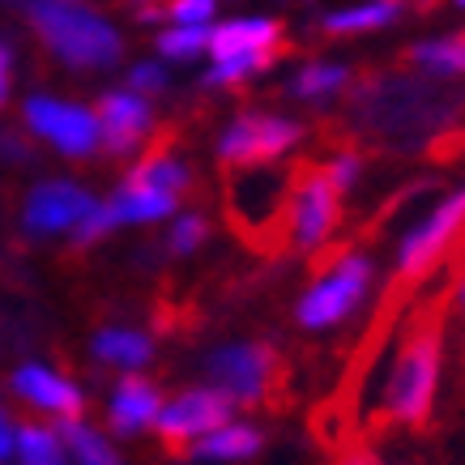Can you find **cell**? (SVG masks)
<instances>
[{
    "mask_svg": "<svg viewBox=\"0 0 465 465\" xmlns=\"http://www.w3.org/2000/svg\"><path fill=\"white\" fill-rule=\"evenodd\" d=\"M303 128L286 115H273V112H243L235 115L226 133L218 137V158L223 167H235V171H248V167H269L278 163L286 150H295Z\"/></svg>",
    "mask_w": 465,
    "mask_h": 465,
    "instance_id": "cell-7",
    "label": "cell"
},
{
    "mask_svg": "<svg viewBox=\"0 0 465 465\" xmlns=\"http://www.w3.org/2000/svg\"><path fill=\"white\" fill-rule=\"evenodd\" d=\"M183 188H188V167L175 154H167V150H154L150 158H142V167L120 183V193L112 201H103V210H107L112 226L158 223V218L175 213Z\"/></svg>",
    "mask_w": 465,
    "mask_h": 465,
    "instance_id": "cell-5",
    "label": "cell"
},
{
    "mask_svg": "<svg viewBox=\"0 0 465 465\" xmlns=\"http://www.w3.org/2000/svg\"><path fill=\"white\" fill-rule=\"evenodd\" d=\"M256 452H261V431L248 423H223L201 440H193V457H201V461H243Z\"/></svg>",
    "mask_w": 465,
    "mask_h": 465,
    "instance_id": "cell-19",
    "label": "cell"
},
{
    "mask_svg": "<svg viewBox=\"0 0 465 465\" xmlns=\"http://www.w3.org/2000/svg\"><path fill=\"white\" fill-rule=\"evenodd\" d=\"M90 210H94V197L85 188H77V183H64V180L39 183L26 201V231H35V235L77 231V223Z\"/></svg>",
    "mask_w": 465,
    "mask_h": 465,
    "instance_id": "cell-14",
    "label": "cell"
},
{
    "mask_svg": "<svg viewBox=\"0 0 465 465\" xmlns=\"http://www.w3.org/2000/svg\"><path fill=\"white\" fill-rule=\"evenodd\" d=\"M406 14V0H363L351 9H333L321 17V30L333 39H351V35H371V30L393 26L397 17Z\"/></svg>",
    "mask_w": 465,
    "mask_h": 465,
    "instance_id": "cell-17",
    "label": "cell"
},
{
    "mask_svg": "<svg viewBox=\"0 0 465 465\" xmlns=\"http://www.w3.org/2000/svg\"><path fill=\"white\" fill-rule=\"evenodd\" d=\"M218 14V0H167V17L180 26H210Z\"/></svg>",
    "mask_w": 465,
    "mask_h": 465,
    "instance_id": "cell-26",
    "label": "cell"
},
{
    "mask_svg": "<svg viewBox=\"0 0 465 465\" xmlns=\"http://www.w3.org/2000/svg\"><path fill=\"white\" fill-rule=\"evenodd\" d=\"M30 26L47 43V52L60 56L69 69H112L124 56V39L112 22L90 14L73 0H30Z\"/></svg>",
    "mask_w": 465,
    "mask_h": 465,
    "instance_id": "cell-2",
    "label": "cell"
},
{
    "mask_svg": "<svg viewBox=\"0 0 465 465\" xmlns=\"http://www.w3.org/2000/svg\"><path fill=\"white\" fill-rule=\"evenodd\" d=\"M461 231H465V188L452 193V197H444L423 223L406 231V240L397 248V273H401V278H423V273H431V269L444 261V252L461 240Z\"/></svg>",
    "mask_w": 465,
    "mask_h": 465,
    "instance_id": "cell-8",
    "label": "cell"
},
{
    "mask_svg": "<svg viewBox=\"0 0 465 465\" xmlns=\"http://www.w3.org/2000/svg\"><path fill=\"white\" fill-rule=\"evenodd\" d=\"M14 389L26 397L30 406L52 410L60 419H77V414H82V393H77L64 376L47 371V367H22L14 376Z\"/></svg>",
    "mask_w": 465,
    "mask_h": 465,
    "instance_id": "cell-16",
    "label": "cell"
},
{
    "mask_svg": "<svg viewBox=\"0 0 465 465\" xmlns=\"http://www.w3.org/2000/svg\"><path fill=\"white\" fill-rule=\"evenodd\" d=\"M94 115H99L103 145H107V154H115V158L133 154V150L145 142L150 124H154L150 103H145V94H137V90H112V94H103Z\"/></svg>",
    "mask_w": 465,
    "mask_h": 465,
    "instance_id": "cell-13",
    "label": "cell"
},
{
    "mask_svg": "<svg viewBox=\"0 0 465 465\" xmlns=\"http://www.w3.org/2000/svg\"><path fill=\"white\" fill-rule=\"evenodd\" d=\"M60 440H64V449L82 465H120L112 444H107L99 431H90L85 423H77V419H64V423H60Z\"/></svg>",
    "mask_w": 465,
    "mask_h": 465,
    "instance_id": "cell-22",
    "label": "cell"
},
{
    "mask_svg": "<svg viewBox=\"0 0 465 465\" xmlns=\"http://www.w3.org/2000/svg\"><path fill=\"white\" fill-rule=\"evenodd\" d=\"M26 124L39 133L43 142H52L60 154L69 158H90L103 145L99 137V115L77 107V103H60L47 94H35L26 103Z\"/></svg>",
    "mask_w": 465,
    "mask_h": 465,
    "instance_id": "cell-11",
    "label": "cell"
},
{
    "mask_svg": "<svg viewBox=\"0 0 465 465\" xmlns=\"http://www.w3.org/2000/svg\"><path fill=\"white\" fill-rule=\"evenodd\" d=\"M452 5H457V9H465V0H452Z\"/></svg>",
    "mask_w": 465,
    "mask_h": 465,
    "instance_id": "cell-33",
    "label": "cell"
},
{
    "mask_svg": "<svg viewBox=\"0 0 465 465\" xmlns=\"http://www.w3.org/2000/svg\"><path fill=\"white\" fill-rule=\"evenodd\" d=\"M94 354H99L103 363L133 371V367L150 363L154 346H150V338H145V333H137V329H103L99 338H94Z\"/></svg>",
    "mask_w": 465,
    "mask_h": 465,
    "instance_id": "cell-21",
    "label": "cell"
},
{
    "mask_svg": "<svg viewBox=\"0 0 465 465\" xmlns=\"http://www.w3.org/2000/svg\"><path fill=\"white\" fill-rule=\"evenodd\" d=\"M210 235V226H205V218L201 213H183V218H175V226H171V252H193V248H201V240Z\"/></svg>",
    "mask_w": 465,
    "mask_h": 465,
    "instance_id": "cell-25",
    "label": "cell"
},
{
    "mask_svg": "<svg viewBox=\"0 0 465 465\" xmlns=\"http://www.w3.org/2000/svg\"><path fill=\"white\" fill-rule=\"evenodd\" d=\"M158 410H163V397H158L154 384L142 381V376H128L112 393V431L115 436H137L145 427H154Z\"/></svg>",
    "mask_w": 465,
    "mask_h": 465,
    "instance_id": "cell-15",
    "label": "cell"
},
{
    "mask_svg": "<svg viewBox=\"0 0 465 465\" xmlns=\"http://www.w3.org/2000/svg\"><path fill=\"white\" fill-rule=\"evenodd\" d=\"M367 291H371V261L363 252H351L333 269H324L321 278L303 291L295 316L303 329H333V324H341L346 316L359 312Z\"/></svg>",
    "mask_w": 465,
    "mask_h": 465,
    "instance_id": "cell-6",
    "label": "cell"
},
{
    "mask_svg": "<svg viewBox=\"0 0 465 465\" xmlns=\"http://www.w3.org/2000/svg\"><path fill=\"white\" fill-rule=\"evenodd\" d=\"M324 171H329V180H333V188H338L341 197L351 193L354 183H359V171H363V158L354 154V150H341V154H333L329 163H324Z\"/></svg>",
    "mask_w": 465,
    "mask_h": 465,
    "instance_id": "cell-27",
    "label": "cell"
},
{
    "mask_svg": "<svg viewBox=\"0 0 465 465\" xmlns=\"http://www.w3.org/2000/svg\"><path fill=\"white\" fill-rule=\"evenodd\" d=\"M341 465H389V461H381V457H371V452H351Z\"/></svg>",
    "mask_w": 465,
    "mask_h": 465,
    "instance_id": "cell-30",
    "label": "cell"
},
{
    "mask_svg": "<svg viewBox=\"0 0 465 465\" xmlns=\"http://www.w3.org/2000/svg\"><path fill=\"white\" fill-rule=\"evenodd\" d=\"M14 449V440H9V427H5V419H0V457Z\"/></svg>",
    "mask_w": 465,
    "mask_h": 465,
    "instance_id": "cell-31",
    "label": "cell"
},
{
    "mask_svg": "<svg viewBox=\"0 0 465 465\" xmlns=\"http://www.w3.org/2000/svg\"><path fill=\"white\" fill-rule=\"evenodd\" d=\"M351 85V69L338 64V60H312L303 69L291 77V94L303 103H321V99H333Z\"/></svg>",
    "mask_w": 465,
    "mask_h": 465,
    "instance_id": "cell-20",
    "label": "cell"
},
{
    "mask_svg": "<svg viewBox=\"0 0 465 465\" xmlns=\"http://www.w3.org/2000/svg\"><path fill=\"white\" fill-rule=\"evenodd\" d=\"M128 90H137V94H163L167 90V73L158 69V64H137V69L128 73Z\"/></svg>",
    "mask_w": 465,
    "mask_h": 465,
    "instance_id": "cell-28",
    "label": "cell"
},
{
    "mask_svg": "<svg viewBox=\"0 0 465 465\" xmlns=\"http://www.w3.org/2000/svg\"><path fill=\"white\" fill-rule=\"evenodd\" d=\"M14 449L22 457V465H60L64 440H60V431H47V427H22Z\"/></svg>",
    "mask_w": 465,
    "mask_h": 465,
    "instance_id": "cell-23",
    "label": "cell"
},
{
    "mask_svg": "<svg viewBox=\"0 0 465 465\" xmlns=\"http://www.w3.org/2000/svg\"><path fill=\"white\" fill-rule=\"evenodd\" d=\"M440 363H444V341L436 324H423L397 351L393 371L384 381V419L397 427H423L436 410L440 393Z\"/></svg>",
    "mask_w": 465,
    "mask_h": 465,
    "instance_id": "cell-3",
    "label": "cell"
},
{
    "mask_svg": "<svg viewBox=\"0 0 465 465\" xmlns=\"http://www.w3.org/2000/svg\"><path fill=\"white\" fill-rule=\"evenodd\" d=\"M351 112L367 137L414 150V145L436 142V133L452 124V115L461 112V99L449 94L440 77H427V73H419V77L376 73V77L354 85Z\"/></svg>",
    "mask_w": 465,
    "mask_h": 465,
    "instance_id": "cell-1",
    "label": "cell"
},
{
    "mask_svg": "<svg viewBox=\"0 0 465 465\" xmlns=\"http://www.w3.org/2000/svg\"><path fill=\"white\" fill-rule=\"evenodd\" d=\"M5 94H9V52L0 47V103H5Z\"/></svg>",
    "mask_w": 465,
    "mask_h": 465,
    "instance_id": "cell-29",
    "label": "cell"
},
{
    "mask_svg": "<svg viewBox=\"0 0 465 465\" xmlns=\"http://www.w3.org/2000/svg\"><path fill=\"white\" fill-rule=\"evenodd\" d=\"M341 218V193L333 188L329 171L312 167L308 175H299L295 197H291V235H295V248L303 252H316L333 240Z\"/></svg>",
    "mask_w": 465,
    "mask_h": 465,
    "instance_id": "cell-10",
    "label": "cell"
},
{
    "mask_svg": "<svg viewBox=\"0 0 465 465\" xmlns=\"http://www.w3.org/2000/svg\"><path fill=\"white\" fill-rule=\"evenodd\" d=\"M457 303H461V312H465V282L457 286Z\"/></svg>",
    "mask_w": 465,
    "mask_h": 465,
    "instance_id": "cell-32",
    "label": "cell"
},
{
    "mask_svg": "<svg viewBox=\"0 0 465 465\" xmlns=\"http://www.w3.org/2000/svg\"><path fill=\"white\" fill-rule=\"evenodd\" d=\"M406 60L427 77H440V82H452V77H465V30H452V35H440V39H423L406 52Z\"/></svg>",
    "mask_w": 465,
    "mask_h": 465,
    "instance_id": "cell-18",
    "label": "cell"
},
{
    "mask_svg": "<svg viewBox=\"0 0 465 465\" xmlns=\"http://www.w3.org/2000/svg\"><path fill=\"white\" fill-rule=\"evenodd\" d=\"M210 47V26H175L158 35V52L167 60H197Z\"/></svg>",
    "mask_w": 465,
    "mask_h": 465,
    "instance_id": "cell-24",
    "label": "cell"
},
{
    "mask_svg": "<svg viewBox=\"0 0 465 465\" xmlns=\"http://www.w3.org/2000/svg\"><path fill=\"white\" fill-rule=\"evenodd\" d=\"M278 371V359L265 341H235L210 354V381L213 389H223L235 406H256L269 393Z\"/></svg>",
    "mask_w": 465,
    "mask_h": 465,
    "instance_id": "cell-9",
    "label": "cell"
},
{
    "mask_svg": "<svg viewBox=\"0 0 465 465\" xmlns=\"http://www.w3.org/2000/svg\"><path fill=\"white\" fill-rule=\"evenodd\" d=\"M286 35L282 22L273 17H235L210 30V52L213 69L205 73V85H243L248 77L265 73L273 60L282 56Z\"/></svg>",
    "mask_w": 465,
    "mask_h": 465,
    "instance_id": "cell-4",
    "label": "cell"
},
{
    "mask_svg": "<svg viewBox=\"0 0 465 465\" xmlns=\"http://www.w3.org/2000/svg\"><path fill=\"white\" fill-rule=\"evenodd\" d=\"M231 410H235V401L223 389H188V393H180L175 401L158 410L154 427L163 431L167 444H193L213 427L231 423Z\"/></svg>",
    "mask_w": 465,
    "mask_h": 465,
    "instance_id": "cell-12",
    "label": "cell"
}]
</instances>
